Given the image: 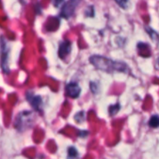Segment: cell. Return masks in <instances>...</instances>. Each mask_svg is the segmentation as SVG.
<instances>
[{"label": "cell", "instance_id": "obj_1", "mask_svg": "<svg viewBox=\"0 0 159 159\" xmlns=\"http://www.w3.org/2000/svg\"><path fill=\"white\" fill-rule=\"evenodd\" d=\"M89 60L90 62L97 69L102 70V71H107V72H113V71L127 72V69H128V66L124 62L113 61L108 57H102V56H92Z\"/></svg>", "mask_w": 159, "mask_h": 159}, {"label": "cell", "instance_id": "obj_2", "mask_svg": "<svg viewBox=\"0 0 159 159\" xmlns=\"http://www.w3.org/2000/svg\"><path fill=\"white\" fill-rule=\"evenodd\" d=\"M34 113L32 112L23 111L22 113H19L15 121V127L19 131H23L25 129L28 128L30 127V124L33 123Z\"/></svg>", "mask_w": 159, "mask_h": 159}, {"label": "cell", "instance_id": "obj_3", "mask_svg": "<svg viewBox=\"0 0 159 159\" xmlns=\"http://www.w3.org/2000/svg\"><path fill=\"white\" fill-rule=\"evenodd\" d=\"M9 49L7 46L6 40L3 37H0V57H1V66L3 71L6 73L9 72L8 66V58H9Z\"/></svg>", "mask_w": 159, "mask_h": 159}, {"label": "cell", "instance_id": "obj_4", "mask_svg": "<svg viewBox=\"0 0 159 159\" xmlns=\"http://www.w3.org/2000/svg\"><path fill=\"white\" fill-rule=\"evenodd\" d=\"M80 0H68L65 6L62 7L61 16L64 18H69L74 14L75 10L78 5L79 4Z\"/></svg>", "mask_w": 159, "mask_h": 159}, {"label": "cell", "instance_id": "obj_5", "mask_svg": "<svg viewBox=\"0 0 159 159\" xmlns=\"http://www.w3.org/2000/svg\"><path fill=\"white\" fill-rule=\"evenodd\" d=\"M65 92H66V95L68 96L73 98V99H76V98L80 96L81 88L79 84L76 83V82H71L66 85Z\"/></svg>", "mask_w": 159, "mask_h": 159}, {"label": "cell", "instance_id": "obj_6", "mask_svg": "<svg viewBox=\"0 0 159 159\" xmlns=\"http://www.w3.org/2000/svg\"><path fill=\"white\" fill-rule=\"evenodd\" d=\"M71 43L69 40H65L61 42L59 45L58 49V56L61 58H65L67 55L71 53Z\"/></svg>", "mask_w": 159, "mask_h": 159}, {"label": "cell", "instance_id": "obj_7", "mask_svg": "<svg viewBox=\"0 0 159 159\" xmlns=\"http://www.w3.org/2000/svg\"><path fill=\"white\" fill-rule=\"evenodd\" d=\"M26 99L34 107V110H36L37 111H40V107H41L42 104V99L40 96H35V95L28 93L26 94Z\"/></svg>", "mask_w": 159, "mask_h": 159}, {"label": "cell", "instance_id": "obj_8", "mask_svg": "<svg viewBox=\"0 0 159 159\" xmlns=\"http://www.w3.org/2000/svg\"><path fill=\"white\" fill-rule=\"evenodd\" d=\"M120 109V106L119 103L114 104V105H111L109 107V114L111 116H113L114 115H116V113L119 112Z\"/></svg>", "mask_w": 159, "mask_h": 159}, {"label": "cell", "instance_id": "obj_9", "mask_svg": "<svg viewBox=\"0 0 159 159\" xmlns=\"http://www.w3.org/2000/svg\"><path fill=\"white\" fill-rule=\"evenodd\" d=\"M159 124V118L158 115H154L151 117L150 120H149V126L153 128H156L158 127Z\"/></svg>", "mask_w": 159, "mask_h": 159}, {"label": "cell", "instance_id": "obj_10", "mask_svg": "<svg viewBox=\"0 0 159 159\" xmlns=\"http://www.w3.org/2000/svg\"><path fill=\"white\" fill-rule=\"evenodd\" d=\"M75 121L77 123H82L85 121V113H84L83 111H81L79 112V113H78L75 116Z\"/></svg>", "mask_w": 159, "mask_h": 159}, {"label": "cell", "instance_id": "obj_11", "mask_svg": "<svg viewBox=\"0 0 159 159\" xmlns=\"http://www.w3.org/2000/svg\"><path fill=\"white\" fill-rule=\"evenodd\" d=\"M78 157V152L74 147H71L68 149V159H75Z\"/></svg>", "mask_w": 159, "mask_h": 159}, {"label": "cell", "instance_id": "obj_12", "mask_svg": "<svg viewBox=\"0 0 159 159\" xmlns=\"http://www.w3.org/2000/svg\"><path fill=\"white\" fill-rule=\"evenodd\" d=\"M116 2L119 5L120 7L126 9L127 6V3H128V0H115Z\"/></svg>", "mask_w": 159, "mask_h": 159}, {"label": "cell", "instance_id": "obj_13", "mask_svg": "<svg viewBox=\"0 0 159 159\" xmlns=\"http://www.w3.org/2000/svg\"><path fill=\"white\" fill-rule=\"evenodd\" d=\"M64 0H54V5L56 7H58L60 6V4H61V2H63Z\"/></svg>", "mask_w": 159, "mask_h": 159}, {"label": "cell", "instance_id": "obj_14", "mask_svg": "<svg viewBox=\"0 0 159 159\" xmlns=\"http://www.w3.org/2000/svg\"><path fill=\"white\" fill-rule=\"evenodd\" d=\"M82 134V135H80V136H79V137H82V138H84V137H86V136H85V135L88 134V132H86V131H80L79 133V134Z\"/></svg>", "mask_w": 159, "mask_h": 159}]
</instances>
